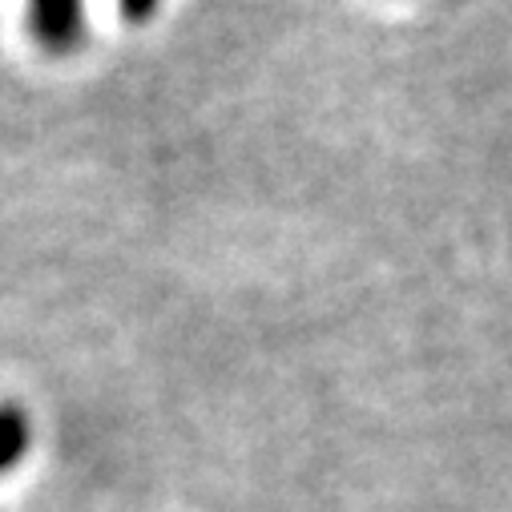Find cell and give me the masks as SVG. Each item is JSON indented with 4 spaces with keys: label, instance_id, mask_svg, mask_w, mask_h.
I'll return each instance as SVG.
<instances>
[{
    "label": "cell",
    "instance_id": "3",
    "mask_svg": "<svg viewBox=\"0 0 512 512\" xmlns=\"http://www.w3.org/2000/svg\"><path fill=\"white\" fill-rule=\"evenodd\" d=\"M154 9H158V0H121V13L130 17V21H150L154 17Z\"/></svg>",
    "mask_w": 512,
    "mask_h": 512
},
{
    "label": "cell",
    "instance_id": "2",
    "mask_svg": "<svg viewBox=\"0 0 512 512\" xmlns=\"http://www.w3.org/2000/svg\"><path fill=\"white\" fill-rule=\"evenodd\" d=\"M29 444V428L21 412H0V472L13 468Z\"/></svg>",
    "mask_w": 512,
    "mask_h": 512
},
{
    "label": "cell",
    "instance_id": "1",
    "mask_svg": "<svg viewBox=\"0 0 512 512\" xmlns=\"http://www.w3.org/2000/svg\"><path fill=\"white\" fill-rule=\"evenodd\" d=\"M81 0H33V33L49 53H69L81 37Z\"/></svg>",
    "mask_w": 512,
    "mask_h": 512
}]
</instances>
